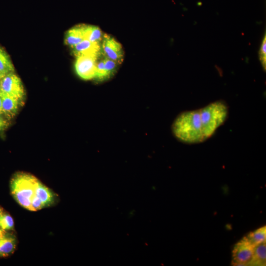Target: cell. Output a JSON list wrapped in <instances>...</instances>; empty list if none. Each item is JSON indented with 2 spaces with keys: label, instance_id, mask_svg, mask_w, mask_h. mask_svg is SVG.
<instances>
[{
  "label": "cell",
  "instance_id": "6da1fadb",
  "mask_svg": "<svg viewBox=\"0 0 266 266\" xmlns=\"http://www.w3.org/2000/svg\"><path fill=\"white\" fill-rule=\"evenodd\" d=\"M228 114V106L222 100L183 112L173 123V133L179 140L186 143H201L212 136L225 123Z\"/></svg>",
  "mask_w": 266,
  "mask_h": 266
},
{
  "label": "cell",
  "instance_id": "7a4b0ae2",
  "mask_svg": "<svg viewBox=\"0 0 266 266\" xmlns=\"http://www.w3.org/2000/svg\"><path fill=\"white\" fill-rule=\"evenodd\" d=\"M38 181L33 175L23 172L17 173L12 178L10 185L11 194L24 208L30 210Z\"/></svg>",
  "mask_w": 266,
  "mask_h": 266
},
{
  "label": "cell",
  "instance_id": "3957f363",
  "mask_svg": "<svg viewBox=\"0 0 266 266\" xmlns=\"http://www.w3.org/2000/svg\"><path fill=\"white\" fill-rule=\"evenodd\" d=\"M0 91L5 95L22 101L25 98V90L20 78L14 72L5 74L0 81Z\"/></svg>",
  "mask_w": 266,
  "mask_h": 266
},
{
  "label": "cell",
  "instance_id": "277c9868",
  "mask_svg": "<svg viewBox=\"0 0 266 266\" xmlns=\"http://www.w3.org/2000/svg\"><path fill=\"white\" fill-rule=\"evenodd\" d=\"M254 247L244 236L234 245L232 252V264L235 266L250 265Z\"/></svg>",
  "mask_w": 266,
  "mask_h": 266
},
{
  "label": "cell",
  "instance_id": "5b68a950",
  "mask_svg": "<svg viewBox=\"0 0 266 266\" xmlns=\"http://www.w3.org/2000/svg\"><path fill=\"white\" fill-rule=\"evenodd\" d=\"M101 52L103 57L111 59L119 65L124 60V53L121 44L114 37L104 34L101 43Z\"/></svg>",
  "mask_w": 266,
  "mask_h": 266
},
{
  "label": "cell",
  "instance_id": "8992f818",
  "mask_svg": "<svg viewBox=\"0 0 266 266\" xmlns=\"http://www.w3.org/2000/svg\"><path fill=\"white\" fill-rule=\"evenodd\" d=\"M99 58L90 55L77 57L74 64V68L78 76L85 80L94 79Z\"/></svg>",
  "mask_w": 266,
  "mask_h": 266
},
{
  "label": "cell",
  "instance_id": "52a82bcc",
  "mask_svg": "<svg viewBox=\"0 0 266 266\" xmlns=\"http://www.w3.org/2000/svg\"><path fill=\"white\" fill-rule=\"evenodd\" d=\"M72 49V53L76 57L83 55H90L100 58L101 55V44L92 42L86 39H83Z\"/></svg>",
  "mask_w": 266,
  "mask_h": 266
},
{
  "label": "cell",
  "instance_id": "ba28073f",
  "mask_svg": "<svg viewBox=\"0 0 266 266\" xmlns=\"http://www.w3.org/2000/svg\"><path fill=\"white\" fill-rule=\"evenodd\" d=\"M1 95L2 114L6 118L10 120L16 115L24 101L2 93Z\"/></svg>",
  "mask_w": 266,
  "mask_h": 266
},
{
  "label": "cell",
  "instance_id": "9c48e42d",
  "mask_svg": "<svg viewBox=\"0 0 266 266\" xmlns=\"http://www.w3.org/2000/svg\"><path fill=\"white\" fill-rule=\"evenodd\" d=\"M34 197L42 204L44 207L52 204L55 199L53 192L40 181L37 182Z\"/></svg>",
  "mask_w": 266,
  "mask_h": 266
},
{
  "label": "cell",
  "instance_id": "30bf717a",
  "mask_svg": "<svg viewBox=\"0 0 266 266\" xmlns=\"http://www.w3.org/2000/svg\"><path fill=\"white\" fill-rule=\"evenodd\" d=\"M85 25L75 26L66 33L65 42L66 45L72 48L84 39L83 31Z\"/></svg>",
  "mask_w": 266,
  "mask_h": 266
},
{
  "label": "cell",
  "instance_id": "8fae6325",
  "mask_svg": "<svg viewBox=\"0 0 266 266\" xmlns=\"http://www.w3.org/2000/svg\"><path fill=\"white\" fill-rule=\"evenodd\" d=\"M17 240L14 234L7 232L0 240V257L9 256L14 251Z\"/></svg>",
  "mask_w": 266,
  "mask_h": 266
},
{
  "label": "cell",
  "instance_id": "7c38bea8",
  "mask_svg": "<svg viewBox=\"0 0 266 266\" xmlns=\"http://www.w3.org/2000/svg\"><path fill=\"white\" fill-rule=\"evenodd\" d=\"M84 39L101 44L103 36L102 32L97 26L85 25L83 31Z\"/></svg>",
  "mask_w": 266,
  "mask_h": 266
},
{
  "label": "cell",
  "instance_id": "4fadbf2b",
  "mask_svg": "<svg viewBox=\"0 0 266 266\" xmlns=\"http://www.w3.org/2000/svg\"><path fill=\"white\" fill-rule=\"evenodd\" d=\"M266 261V245L264 242L254 247L251 266H265Z\"/></svg>",
  "mask_w": 266,
  "mask_h": 266
},
{
  "label": "cell",
  "instance_id": "5bb4252c",
  "mask_svg": "<svg viewBox=\"0 0 266 266\" xmlns=\"http://www.w3.org/2000/svg\"><path fill=\"white\" fill-rule=\"evenodd\" d=\"M14 72L12 61L6 51L0 46V73L5 75Z\"/></svg>",
  "mask_w": 266,
  "mask_h": 266
},
{
  "label": "cell",
  "instance_id": "9a60e30c",
  "mask_svg": "<svg viewBox=\"0 0 266 266\" xmlns=\"http://www.w3.org/2000/svg\"><path fill=\"white\" fill-rule=\"evenodd\" d=\"M247 239L254 246H256L266 240V227H262L257 230L249 233L245 236Z\"/></svg>",
  "mask_w": 266,
  "mask_h": 266
},
{
  "label": "cell",
  "instance_id": "2e32d148",
  "mask_svg": "<svg viewBox=\"0 0 266 266\" xmlns=\"http://www.w3.org/2000/svg\"><path fill=\"white\" fill-rule=\"evenodd\" d=\"M95 79L97 81L102 82L109 79L104 68L103 59L97 61Z\"/></svg>",
  "mask_w": 266,
  "mask_h": 266
},
{
  "label": "cell",
  "instance_id": "e0dca14e",
  "mask_svg": "<svg viewBox=\"0 0 266 266\" xmlns=\"http://www.w3.org/2000/svg\"><path fill=\"white\" fill-rule=\"evenodd\" d=\"M14 228V221L12 217L8 213L3 212L0 216V228L7 232L12 230Z\"/></svg>",
  "mask_w": 266,
  "mask_h": 266
},
{
  "label": "cell",
  "instance_id": "ac0fdd59",
  "mask_svg": "<svg viewBox=\"0 0 266 266\" xmlns=\"http://www.w3.org/2000/svg\"><path fill=\"white\" fill-rule=\"evenodd\" d=\"M103 59L104 68L110 78L116 72L117 66L119 64L115 61L106 57H103Z\"/></svg>",
  "mask_w": 266,
  "mask_h": 266
},
{
  "label": "cell",
  "instance_id": "d6986e66",
  "mask_svg": "<svg viewBox=\"0 0 266 266\" xmlns=\"http://www.w3.org/2000/svg\"><path fill=\"white\" fill-rule=\"evenodd\" d=\"M259 59L265 70L266 68V34L262 41L259 52Z\"/></svg>",
  "mask_w": 266,
  "mask_h": 266
},
{
  "label": "cell",
  "instance_id": "ffe728a7",
  "mask_svg": "<svg viewBox=\"0 0 266 266\" xmlns=\"http://www.w3.org/2000/svg\"><path fill=\"white\" fill-rule=\"evenodd\" d=\"M9 120L6 118L2 114L0 113V132L7 129L9 126Z\"/></svg>",
  "mask_w": 266,
  "mask_h": 266
},
{
  "label": "cell",
  "instance_id": "44dd1931",
  "mask_svg": "<svg viewBox=\"0 0 266 266\" xmlns=\"http://www.w3.org/2000/svg\"><path fill=\"white\" fill-rule=\"evenodd\" d=\"M6 232L0 228V240L4 237Z\"/></svg>",
  "mask_w": 266,
  "mask_h": 266
},
{
  "label": "cell",
  "instance_id": "7402d4cb",
  "mask_svg": "<svg viewBox=\"0 0 266 266\" xmlns=\"http://www.w3.org/2000/svg\"><path fill=\"white\" fill-rule=\"evenodd\" d=\"M2 95L0 91V113L2 114Z\"/></svg>",
  "mask_w": 266,
  "mask_h": 266
},
{
  "label": "cell",
  "instance_id": "603a6c76",
  "mask_svg": "<svg viewBox=\"0 0 266 266\" xmlns=\"http://www.w3.org/2000/svg\"><path fill=\"white\" fill-rule=\"evenodd\" d=\"M3 212V211L2 208L0 207V216L2 214Z\"/></svg>",
  "mask_w": 266,
  "mask_h": 266
},
{
  "label": "cell",
  "instance_id": "cb8c5ba5",
  "mask_svg": "<svg viewBox=\"0 0 266 266\" xmlns=\"http://www.w3.org/2000/svg\"><path fill=\"white\" fill-rule=\"evenodd\" d=\"M4 75L1 74L0 73V81L1 80V79H2V78L4 76Z\"/></svg>",
  "mask_w": 266,
  "mask_h": 266
}]
</instances>
